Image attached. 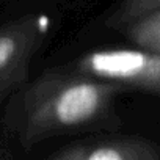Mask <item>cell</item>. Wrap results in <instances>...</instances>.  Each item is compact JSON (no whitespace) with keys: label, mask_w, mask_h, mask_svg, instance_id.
<instances>
[{"label":"cell","mask_w":160,"mask_h":160,"mask_svg":"<svg viewBox=\"0 0 160 160\" xmlns=\"http://www.w3.org/2000/svg\"><path fill=\"white\" fill-rule=\"evenodd\" d=\"M49 160H160V148L141 137H121L74 144Z\"/></svg>","instance_id":"277c9868"},{"label":"cell","mask_w":160,"mask_h":160,"mask_svg":"<svg viewBox=\"0 0 160 160\" xmlns=\"http://www.w3.org/2000/svg\"><path fill=\"white\" fill-rule=\"evenodd\" d=\"M122 32L137 47L160 52V10L140 18Z\"/></svg>","instance_id":"5b68a950"},{"label":"cell","mask_w":160,"mask_h":160,"mask_svg":"<svg viewBox=\"0 0 160 160\" xmlns=\"http://www.w3.org/2000/svg\"><path fill=\"white\" fill-rule=\"evenodd\" d=\"M160 0H121V3L105 21V25L113 30H124L140 18L158 11Z\"/></svg>","instance_id":"8992f818"},{"label":"cell","mask_w":160,"mask_h":160,"mask_svg":"<svg viewBox=\"0 0 160 160\" xmlns=\"http://www.w3.org/2000/svg\"><path fill=\"white\" fill-rule=\"evenodd\" d=\"M50 28L46 16L28 14L0 28V102L22 88L28 66Z\"/></svg>","instance_id":"3957f363"},{"label":"cell","mask_w":160,"mask_h":160,"mask_svg":"<svg viewBox=\"0 0 160 160\" xmlns=\"http://www.w3.org/2000/svg\"><path fill=\"white\" fill-rule=\"evenodd\" d=\"M78 72L151 94H160V52L148 49H104L80 57Z\"/></svg>","instance_id":"7a4b0ae2"},{"label":"cell","mask_w":160,"mask_h":160,"mask_svg":"<svg viewBox=\"0 0 160 160\" xmlns=\"http://www.w3.org/2000/svg\"><path fill=\"white\" fill-rule=\"evenodd\" d=\"M124 88L77 69H50L21 98V127L27 143L101 129H118L115 99Z\"/></svg>","instance_id":"6da1fadb"}]
</instances>
